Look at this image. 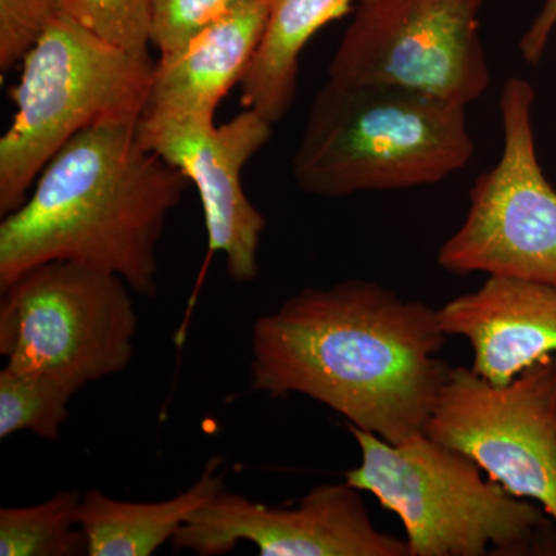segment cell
I'll list each match as a JSON object with an SVG mask.
<instances>
[{"label":"cell","instance_id":"1","mask_svg":"<svg viewBox=\"0 0 556 556\" xmlns=\"http://www.w3.org/2000/svg\"><path fill=\"white\" fill-rule=\"evenodd\" d=\"M438 309L350 278L305 288L258 318L251 380L270 397L302 394L390 444L424 433L450 375Z\"/></svg>","mask_w":556,"mask_h":556},{"label":"cell","instance_id":"2","mask_svg":"<svg viewBox=\"0 0 556 556\" xmlns=\"http://www.w3.org/2000/svg\"><path fill=\"white\" fill-rule=\"evenodd\" d=\"M139 121L80 131L0 223V291L43 263H79L159 292V247L189 178L142 144Z\"/></svg>","mask_w":556,"mask_h":556},{"label":"cell","instance_id":"3","mask_svg":"<svg viewBox=\"0 0 556 556\" xmlns=\"http://www.w3.org/2000/svg\"><path fill=\"white\" fill-rule=\"evenodd\" d=\"M475 153L467 108L387 84L327 80L292 156L302 192L343 199L438 185Z\"/></svg>","mask_w":556,"mask_h":556},{"label":"cell","instance_id":"4","mask_svg":"<svg viewBox=\"0 0 556 556\" xmlns=\"http://www.w3.org/2000/svg\"><path fill=\"white\" fill-rule=\"evenodd\" d=\"M153 70L149 53L113 46L58 10L22 58L10 91L16 112L0 138L2 218L25 203L40 172L80 131L141 119Z\"/></svg>","mask_w":556,"mask_h":556},{"label":"cell","instance_id":"5","mask_svg":"<svg viewBox=\"0 0 556 556\" xmlns=\"http://www.w3.org/2000/svg\"><path fill=\"white\" fill-rule=\"evenodd\" d=\"M361 464L345 481L401 518L409 556L532 554L546 511L511 495L466 455L427 434L390 444L348 426Z\"/></svg>","mask_w":556,"mask_h":556},{"label":"cell","instance_id":"6","mask_svg":"<svg viewBox=\"0 0 556 556\" xmlns=\"http://www.w3.org/2000/svg\"><path fill=\"white\" fill-rule=\"evenodd\" d=\"M123 278L79 263H43L2 289L0 354L78 393L118 375L135 353L138 317Z\"/></svg>","mask_w":556,"mask_h":556},{"label":"cell","instance_id":"7","mask_svg":"<svg viewBox=\"0 0 556 556\" xmlns=\"http://www.w3.org/2000/svg\"><path fill=\"white\" fill-rule=\"evenodd\" d=\"M535 89L510 78L500 94L503 152L475 179L463 225L438 252L455 276L482 273L556 288V189L536 156Z\"/></svg>","mask_w":556,"mask_h":556},{"label":"cell","instance_id":"8","mask_svg":"<svg viewBox=\"0 0 556 556\" xmlns=\"http://www.w3.org/2000/svg\"><path fill=\"white\" fill-rule=\"evenodd\" d=\"M485 0H356L328 80L387 84L467 105L492 84L481 38Z\"/></svg>","mask_w":556,"mask_h":556},{"label":"cell","instance_id":"9","mask_svg":"<svg viewBox=\"0 0 556 556\" xmlns=\"http://www.w3.org/2000/svg\"><path fill=\"white\" fill-rule=\"evenodd\" d=\"M424 434L470 457L511 495L543 506L556 526V357L508 386L450 369Z\"/></svg>","mask_w":556,"mask_h":556},{"label":"cell","instance_id":"10","mask_svg":"<svg viewBox=\"0 0 556 556\" xmlns=\"http://www.w3.org/2000/svg\"><path fill=\"white\" fill-rule=\"evenodd\" d=\"M241 541L262 556H409L407 541L376 529L361 490L343 481L314 486L292 507H273L223 490L190 515L177 551L222 556Z\"/></svg>","mask_w":556,"mask_h":556},{"label":"cell","instance_id":"11","mask_svg":"<svg viewBox=\"0 0 556 556\" xmlns=\"http://www.w3.org/2000/svg\"><path fill=\"white\" fill-rule=\"evenodd\" d=\"M142 144L181 170L195 186L206 223L208 255L223 254L229 278L258 277V248L266 218L243 188V169L268 144L273 124L244 109L225 124L204 119L141 118Z\"/></svg>","mask_w":556,"mask_h":556},{"label":"cell","instance_id":"12","mask_svg":"<svg viewBox=\"0 0 556 556\" xmlns=\"http://www.w3.org/2000/svg\"><path fill=\"white\" fill-rule=\"evenodd\" d=\"M438 314L445 334L470 343L471 369L493 386H508L556 354V288L551 285L489 276Z\"/></svg>","mask_w":556,"mask_h":556},{"label":"cell","instance_id":"13","mask_svg":"<svg viewBox=\"0 0 556 556\" xmlns=\"http://www.w3.org/2000/svg\"><path fill=\"white\" fill-rule=\"evenodd\" d=\"M266 22L268 2L248 0L185 49L160 56L141 118L215 121L218 105L247 75Z\"/></svg>","mask_w":556,"mask_h":556},{"label":"cell","instance_id":"14","mask_svg":"<svg viewBox=\"0 0 556 556\" xmlns=\"http://www.w3.org/2000/svg\"><path fill=\"white\" fill-rule=\"evenodd\" d=\"M225 459L212 456L203 473L185 492L156 501L134 503L93 489L83 493L79 525L89 556H149L174 540L190 515L225 489Z\"/></svg>","mask_w":556,"mask_h":556},{"label":"cell","instance_id":"15","mask_svg":"<svg viewBox=\"0 0 556 556\" xmlns=\"http://www.w3.org/2000/svg\"><path fill=\"white\" fill-rule=\"evenodd\" d=\"M265 35L241 80V102L276 124L298 94L300 54L332 21L353 10L356 0H266Z\"/></svg>","mask_w":556,"mask_h":556},{"label":"cell","instance_id":"16","mask_svg":"<svg viewBox=\"0 0 556 556\" xmlns=\"http://www.w3.org/2000/svg\"><path fill=\"white\" fill-rule=\"evenodd\" d=\"M80 501L78 490H62L35 506L0 508V555H87Z\"/></svg>","mask_w":556,"mask_h":556},{"label":"cell","instance_id":"17","mask_svg":"<svg viewBox=\"0 0 556 556\" xmlns=\"http://www.w3.org/2000/svg\"><path fill=\"white\" fill-rule=\"evenodd\" d=\"M75 394L60 380L5 365L0 371V439L30 431L47 441H58Z\"/></svg>","mask_w":556,"mask_h":556},{"label":"cell","instance_id":"18","mask_svg":"<svg viewBox=\"0 0 556 556\" xmlns=\"http://www.w3.org/2000/svg\"><path fill=\"white\" fill-rule=\"evenodd\" d=\"M58 5L113 46L149 53L152 0H58Z\"/></svg>","mask_w":556,"mask_h":556},{"label":"cell","instance_id":"19","mask_svg":"<svg viewBox=\"0 0 556 556\" xmlns=\"http://www.w3.org/2000/svg\"><path fill=\"white\" fill-rule=\"evenodd\" d=\"M248 0H152L150 43L160 56L175 53L201 31L222 21Z\"/></svg>","mask_w":556,"mask_h":556},{"label":"cell","instance_id":"20","mask_svg":"<svg viewBox=\"0 0 556 556\" xmlns=\"http://www.w3.org/2000/svg\"><path fill=\"white\" fill-rule=\"evenodd\" d=\"M58 10V0H0V72L20 64Z\"/></svg>","mask_w":556,"mask_h":556},{"label":"cell","instance_id":"21","mask_svg":"<svg viewBox=\"0 0 556 556\" xmlns=\"http://www.w3.org/2000/svg\"><path fill=\"white\" fill-rule=\"evenodd\" d=\"M556 27V0H544L535 20L527 28L519 42L522 60L536 67L543 60L544 53Z\"/></svg>","mask_w":556,"mask_h":556}]
</instances>
